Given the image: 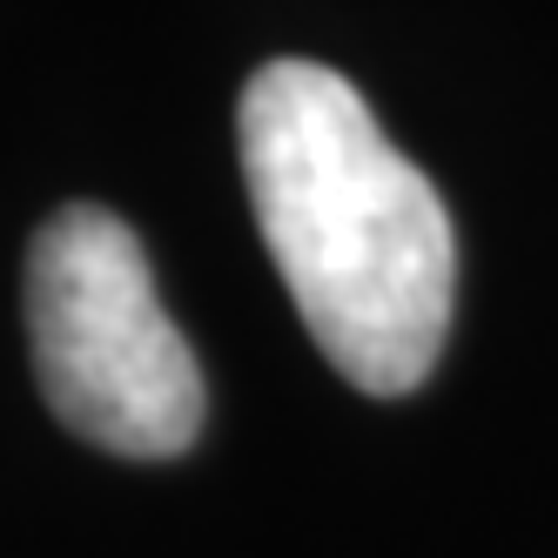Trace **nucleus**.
I'll return each instance as SVG.
<instances>
[{
  "mask_svg": "<svg viewBox=\"0 0 558 558\" xmlns=\"http://www.w3.org/2000/svg\"><path fill=\"white\" fill-rule=\"evenodd\" d=\"M250 209L316 350L371 397H404L451 337L458 243L437 182L324 61H269L235 108Z\"/></svg>",
  "mask_w": 558,
  "mask_h": 558,
  "instance_id": "1",
  "label": "nucleus"
},
{
  "mask_svg": "<svg viewBox=\"0 0 558 558\" xmlns=\"http://www.w3.org/2000/svg\"><path fill=\"white\" fill-rule=\"evenodd\" d=\"M27 337L48 411L114 458H175L209 411L203 364L122 216L68 203L27 250Z\"/></svg>",
  "mask_w": 558,
  "mask_h": 558,
  "instance_id": "2",
  "label": "nucleus"
}]
</instances>
